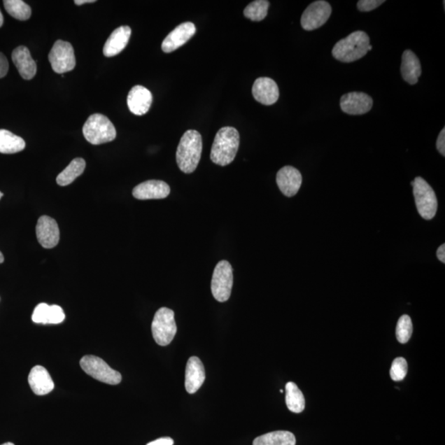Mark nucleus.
<instances>
[{
	"label": "nucleus",
	"mask_w": 445,
	"mask_h": 445,
	"mask_svg": "<svg viewBox=\"0 0 445 445\" xmlns=\"http://www.w3.org/2000/svg\"><path fill=\"white\" fill-rule=\"evenodd\" d=\"M202 146L201 134L195 129H189L181 138L176 160L184 174H192L197 169L202 157Z\"/></svg>",
	"instance_id": "f257e3e1"
},
{
	"label": "nucleus",
	"mask_w": 445,
	"mask_h": 445,
	"mask_svg": "<svg viewBox=\"0 0 445 445\" xmlns=\"http://www.w3.org/2000/svg\"><path fill=\"white\" fill-rule=\"evenodd\" d=\"M239 133L234 127H222L217 132L213 143L211 160L220 166H227L233 162L239 148Z\"/></svg>",
	"instance_id": "f03ea898"
},
{
	"label": "nucleus",
	"mask_w": 445,
	"mask_h": 445,
	"mask_svg": "<svg viewBox=\"0 0 445 445\" xmlns=\"http://www.w3.org/2000/svg\"><path fill=\"white\" fill-rule=\"evenodd\" d=\"M370 39L366 32L356 31L334 45L333 57L343 63H351L363 58L369 50Z\"/></svg>",
	"instance_id": "7ed1b4c3"
},
{
	"label": "nucleus",
	"mask_w": 445,
	"mask_h": 445,
	"mask_svg": "<svg viewBox=\"0 0 445 445\" xmlns=\"http://www.w3.org/2000/svg\"><path fill=\"white\" fill-rule=\"evenodd\" d=\"M83 136L92 145L111 142L117 137V131L111 120L101 114L91 115L83 127Z\"/></svg>",
	"instance_id": "20e7f679"
},
{
	"label": "nucleus",
	"mask_w": 445,
	"mask_h": 445,
	"mask_svg": "<svg viewBox=\"0 0 445 445\" xmlns=\"http://www.w3.org/2000/svg\"><path fill=\"white\" fill-rule=\"evenodd\" d=\"M151 327L153 337L157 345L162 346L169 345L178 332L173 310L168 308H161L157 310Z\"/></svg>",
	"instance_id": "39448f33"
},
{
	"label": "nucleus",
	"mask_w": 445,
	"mask_h": 445,
	"mask_svg": "<svg viewBox=\"0 0 445 445\" xmlns=\"http://www.w3.org/2000/svg\"><path fill=\"white\" fill-rule=\"evenodd\" d=\"M414 194L419 214L425 220H432L437 212L438 202L432 188L425 179L417 177L414 181Z\"/></svg>",
	"instance_id": "423d86ee"
},
{
	"label": "nucleus",
	"mask_w": 445,
	"mask_h": 445,
	"mask_svg": "<svg viewBox=\"0 0 445 445\" xmlns=\"http://www.w3.org/2000/svg\"><path fill=\"white\" fill-rule=\"evenodd\" d=\"M233 285V268L229 262L222 260L217 264L213 273L211 281L213 296L220 303L226 302L230 298Z\"/></svg>",
	"instance_id": "0eeeda50"
},
{
	"label": "nucleus",
	"mask_w": 445,
	"mask_h": 445,
	"mask_svg": "<svg viewBox=\"0 0 445 445\" xmlns=\"http://www.w3.org/2000/svg\"><path fill=\"white\" fill-rule=\"evenodd\" d=\"M80 366L85 372L100 382L115 386L122 381V374L111 369L104 360L94 355H85L80 360Z\"/></svg>",
	"instance_id": "6e6552de"
},
{
	"label": "nucleus",
	"mask_w": 445,
	"mask_h": 445,
	"mask_svg": "<svg viewBox=\"0 0 445 445\" xmlns=\"http://www.w3.org/2000/svg\"><path fill=\"white\" fill-rule=\"evenodd\" d=\"M49 62L53 71L57 73L72 71L76 66V55L71 43L58 40L49 53Z\"/></svg>",
	"instance_id": "1a4fd4ad"
},
{
	"label": "nucleus",
	"mask_w": 445,
	"mask_h": 445,
	"mask_svg": "<svg viewBox=\"0 0 445 445\" xmlns=\"http://www.w3.org/2000/svg\"><path fill=\"white\" fill-rule=\"evenodd\" d=\"M331 15L330 3L323 0H318L310 3L305 9L301 17V26L306 31L316 30L325 24Z\"/></svg>",
	"instance_id": "9d476101"
},
{
	"label": "nucleus",
	"mask_w": 445,
	"mask_h": 445,
	"mask_svg": "<svg viewBox=\"0 0 445 445\" xmlns=\"http://www.w3.org/2000/svg\"><path fill=\"white\" fill-rule=\"evenodd\" d=\"M373 103L372 97L365 92H351L341 97L340 105L343 113L357 115L369 113Z\"/></svg>",
	"instance_id": "9b49d317"
},
{
	"label": "nucleus",
	"mask_w": 445,
	"mask_h": 445,
	"mask_svg": "<svg viewBox=\"0 0 445 445\" xmlns=\"http://www.w3.org/2000/svg\"><path fill=\"white\" fill-rule=\"evenodd\" d=\"M197 29L194 23L191 22H185L181 23L179 26L170 32L166 36L163 43H162V50L165 53H171L183 46L196 34Z\"/></svg>",
	"instance_id": "f8f14e48"
},
{
	"label": "nucleus",
	"mask_w": 445,
	"mask_h": 445,
	"mask_svg": "<svg viewBox=\"0 0 445 445\" xmlns=\"http://www.w3.org/2000/svg\"><path fill=\"white\" fill-rule=\"evenodd\" d=\"M37 240L44 248H53L59 243V229L57 222L43 216L39 218L36 227Z\"/></svg>",
	"instance_id": "ddd939ff"
},
{
	"label": "nucleus",
	"mask_w": 445,
	"mask_h": 445,
	"mask_svg": "<svg viewBox=\"0 0 445 445\" xmlns=\"http://www.w3.org/2000/svg\"><path fill=\"white\" fill-rule=\"evenodd\" d=\"M302 175L291 166H285L276 175V183L281 192L287 197L295 196L302 185Z\"/></svg>",
	"instance_id": "4468645a"
},
{
	"label": "nucleus",
	"mask_w": 445,
	"mask_h": 445,
	"mask_svg": "<svg viewBox=\"0 0 445 445\" xmlns=\"http://www.w3.org/2000/svg\"><path fill=\"white\" fill-rule=\"evenodd\" d=\"M171 189L164 181L150 180L136 185L133 189V197L138 200H153L169 197Z\"/></svg>",
	"instance_id": "2eb2a0df"
},
{
	"label": "nucleus",
	"mask_w": 445,
	"mask_h": 445,
	"mask_svg": "<svg viewBox=\"0 0 445 445\" xmlns=\"http://www.w3.org/2000/svg\"><path fill=\"white\" fill-rule=\"evenodd\" d=\"M253 95L258 103L271 106L279 99V87L271 78H258L253 83Z\"/></svg>",
	"instance_id": "dca6fc26"
},
{
	"label": "nucleus",
	"mask_w": 445,
	"mask_h": 445,
	"mask_svg": "<svg viewBox=\"0 0 445 445\" xmlns=\"http://www.w3.org/2000/svg\"><path fill=\"white\" fill-rule=\"evenodd\" d=\"M206 379L205 368L202 360L192 356L188 361L185 367V387L190 394L197 393Z\"/></svg>",
	"instance_id": "f3484780"
},
{
	"label": "nucleus",
	"mask_w": 445,
	"mask_h": 445,
	"mask_svg": "<svg viewBox=\"0 0 445 445\" xmlns=\"http://www.w3.org/2000/svg\"><path fill=\"white\" fill-rule=\"evenodd\" d=\"M151 92L141 85L132 87L127 97V105L134 115H143L148 113L152 105Z\"/></svg>",
	"instance_id": "a211bd4d"
},
{
	"label": "nucleus",
	"mask_w": 445,
	"mask_h": 445,
	"mask_svg": "<svg viewBox=\"0 0 445 445\" xmlns=\"http://www.w3.org/2000/svg\"><path fill=\"white\" fill-rule=\"evenodd\" d=\"M12 59L22 78L30 80L34 78L37 71L36 62L26 46L20 45L13 50Z\"/></svg>",
	"instance_id": "6ab92c4d"
},
{
	"label": "nucleus",
	"mask_w": 445,
	"mask_h": 445,
	"mask_svg": "<svg viewBox=\"0 0 445 445\" xmlns=\"http://www.w3.org/2000/svg\"><path fill=\"white\" fill-rule=\"evenodd\" d=\"M132 29L129 26H122L113 31L106 40L104 54L106 57H113L127 48L131 38Z\"/></svg>",
	"instance_id": "aec40b11"
},
{
	"label": "nucleus",
	"mask_w": 445,
	"mask_h": 445,
	"mask_svg": "<svg viewBox=\"0 0 445 445\" xmlns=\"http://www.w3.org/2000/svg\"><path fill=\"white\" fill-rule=\"evenodd\" d=\"M29 383L36 395L43 396L54 389L55 384L48 370L43 366L36 365L32 368L29 376Z\"/></svg>",
	"instance_id": "412c9836"
},
{
	"label": "nucleus",
	"mask_w": 445,
	"mask_h": 445,
	"mask_svg": "<svg viewBox=\"0 0 445 445\" xmlns=\"http://www.w3.org/2000/svg\"><path fill=\"white\" fill-rule=\"evenodd\" d=\"M66 315L58 305H48L41 303L36 306L32 313V321L41 324L62 323Z\"/></svg>",
	"instance_id": "4be33fe9"
},
{
	"label": "nucleus",
	"mask_w": 445,
	"mask_h": 445,
	"mask_svg": "<svg viewBox=\"0 0 445 445\" xmlns=\"http://www.w3.org/2000/svg\"><path fill=\"white\" fill-rule=\"evenodd\" d=\"M421 72L423 71L418 57L411 50H406L402 57L401 73L403 80L411 85H416Z\"/></svg>",
	"instance_id": "5701e85b"
},
{
	"label": "nucleus",
	"mask_w": 445,
	"mask_h": 445,
	"mask_svg": "<svg viewBox=\"0 0 445 445\" xmlns=\"http://www.w3.org/2000/svg\"><path fill=\"white\" fill-rule=\"evenodd\" d=\"M25 147L26 143L22 138L7 129H0V153L1 154H16L24 150Z\"/></svg>",
	"instance_id": "b1692460"
},
{
	"label": "nucleus",
	"mask_w": 445,
	"mask_h": 445,
	"mask_svg": "<svg viewBox=\"0 0 445 445\" xmlns=\"http://www.w3.org/2000/svg\"><path fill=\"white\" fill-rule=\"evenodd\" d=\"M294 434L289 431L279 430L261 435L254 439L253 445H295Z\"/></svg>",
	"instance_id": "393cba45"
},
{
	"label": "nucleus",
	"mask_w": 445,
	"mask_h": 445,
	"mask_svg": "<svg viewBox=\"0 0 445 445\" xmlns=\"http://www.w3.org/2000/svg\"><path fill=\"white\" fill-rule=\"evenodd\" d=\"M85 168L86 162L85 160L81 159V157L74 159L67 168L58 175L57 183L62 187L71 184L85 171Z\"/></svg>",
	"instance_id": "a878e982"
},
{
	"label": "nucleus",
	"mask_w": 445,
	"mask_h": 445,
	"mask_svg": "<svg viewBox=\"0 0 445 445\" xmlns=\"http://www.w3.org/2000/svg\"><path fill=\"white\" fill-rule=\"evenodd\" d=\"M285 402L288 409L294 414H301L305 408L304 394L293 382L287 383L285 386Z\"/></svg>",
	"instance_id": "bb28decb"
},
{
	"label": "nucleus",
	"mask_w": 445,
	"mask_h": 445,
	"mask_svg": "<svg viewBox=\"0 0 445 445\" xmlns=\"http://www.w3.org/2000/svg\"><path fill=\"white\" fill-rule=\"evenodd\" d=\"M3 6L8 15L17 20L26 21L31 15L30 6L22 0H4Z\"/></svg>",
	"instance_id": "cd10ccee"
},
{
	"label": "nucleus",
	"mask_w": 445,
	"mask_h": 445,
	"mask_svg": "<svg viewBox=\"0 0 445 445\" xmlns=\"http://www.w3.org/2000/svg\"><path fill=\"white\" fill-rule=\"evenodd\" d=\"M270 2L267 0H256L249 3L244 9V16L254 22L262 21L267 15Z\"/></svg>",
	"instance_id": "c85d7f7f"
},
{
	"label": "nucleus",
	"mask_w": 445,
	"mask_h": 445,
	"mask_svg": "<svg viewBox=\"0 0 445 445\" xmlns=\"http://www.w3.org/2000/svg\"><path fill=\"white\" fill-rule=\"evenodd\" d=\"M412 332H414V325H412L411 318L408 315H402L398 320L396 327L397 341L402 344H405L411 339Z\"/></svg>",
	"instance_id": "c756f323"
},
{
	"label": "nucleus",
	"mask_w": 445,
	"mask_h": 445,
	"mask_svg": "<svg viewBox=\"0 0 445 445\" xmlns=\"http://www.w3.org/2000/svg\"><path fill=\"white\" fill-rule=\"evenodd\" d=\"M408 365L407 360L402 357H398V358L393 360L391 370L390 376L393 381H402L404 379L407 374Z\"/></svg>",
	"instance_id": "7c9ffc66"
},
{
	"label": "nucleus",
	"mask_w": 445,
	"mask_h": 445,
	"mask_svg": "<svg viewBox=\"0 0 445 445\" xmlns=\"http://www.w3.org/2000/svg\"><path fill=\"white\" fill-rule=\"evenodd\" d=\"M384 2V0H360L357 3V8L360 12H369L382 6Z\"/></svg>",
	"instance_id": "2f4dec72"
},
{
	"label": "nucleus",
	"mask_w": 445,
	"mask_h": 445,
	"mask_svg": "<svg viewBox=\"0 0 445 445\" xmlns=\"http://www.w3.org/2000/svg\"><path fill=\"white\" fill-rule=\"evenodd\" d=\"M8 71V62L3 53L0 52V78L6 76Z\"/></svg>",
	"instance_id": "473e14b6"
},
{
	"label": "nucleus",
	"mask_w": 445,
	"mask_h": 445,
	"mask_svg": "<svg viewBox=\"0 0 445 445\" xmlns=\"http://www.w3.org/2000/svg\"><path fill=\"white\" fill-rule=\"evenodd\" d=\"M437 150L444 157L445 156V129L440 132L437 143Z\"/></svg>",
	"instance_id": "72a5a7b5"
},
{
	"label": "nucleus",
	"mask_w": 445,
	"mask_h": 445,
	"mask_svg": "<svg viewBox=\"0 0 445 445\" xmlns=\"http://www.w3.org/2000/svg\"><path fill=\"white\" fill-rule=\"evenodd\" d=\"M174 439L169 437L160 438L148 443L147 445H174Z\"/></svg>",
	"instance_id": "f704fd0d"
},
{
	"label": "nucleus",
	"mask_w": 445,
	"mask_h": 445,
	"mask_svg": "<svg viewBox=\"0 0 445 445\" xmlns=\"http://www.w3.org/2000/svg\"><path fill=\"white\" fill-rule=\"evenodd\" d=\"M437 257L440 262L445 263V245L442 244L437 250Z\"/></svg>",
	"instance_id": "c9c22d12"
},
{
	"label": "nucleus",
	"mask_w": 445,
	"mask_h": 445,
	"mask_svg": "<svg viewBox=\"0 0 445 445\" xmlns=\"http://www.w3.org/2000/svg\"><path fill=\"white\" fill-rule=\"evenodd\" d=\"M95 2V0H76V1H74V3H76V6H83V4L85 3H92Z\"/></svg>",
	"instance_id": "e433bc0d"
},
{
	"label": "nucleus",
	"mask_w": 445,
	"mask_h": 445,
	"mask_svg": "<svg viewBox=\"0 0 445 445\" xmlns=\"http://www.w3.org/2000/svg\"><path fill=\"white\" fill-rule=\"evenodd\" d=\"M3 24V17L1 11H0V27H1Z\"/></svg>",
	"instance_id": "4c0bfd02"
},
{
	"label": "nucleus",
	"mask_w": 445,
	"mask_h": 445,
	"mask_svg": "<svg viewBox=\"0 0 445 445\" xmlns=\"http://www.w3.org/2000/svg\"><path fill=\"white\" fill-rule=\"evenodd\" d=\"M4 262L3 255L1 252H0V264Z\"/></svg>",
	"instance_id": "58836bf2"
},
{
	"label": "nucleus",
	"mask_w": 445,
	"mask_h": 445,
	"mask_svg": "<svg viewBox=\"0 0 445 445\" xmlns=\"http://www.w3.org/2000/svg\"><path fill=\"white\" fill-rule=\"evenodd\" d=\"M1 445H15V444L10 443V442H8Z\"/></svg>",
	"instance_id": "ea45409f"
},
{
	"label": "nucleus",
	"mask_w": 445,
	"mask_h": 445,
	"mask_svg": "<svg viewBox=\"0 0 445 445\" xmlns=\"http://www.w3.org/2000/svg\"><path fill=\"white\" fill-rule=\"evenodd\" d=\"M3 196V194L1 192H0V199H1Z\"/></svg>",
	"instance_id": "a19ab883"
},
{
	"label": "nucleus",
	"mask_w": 445,
	"mask_h": 445,
	"mask_svg": "<svg viewBox=\"0 0 445 445\" xmlns=\"http://www.w3.org/2000/svg\"><path fill=\"white\" fill-rule=\"evenodd\" d=\"M280 393H284V390H282V389H281Z\"/></svg>",
	"instance_id": "79ce46f5"
}]
</instances>
